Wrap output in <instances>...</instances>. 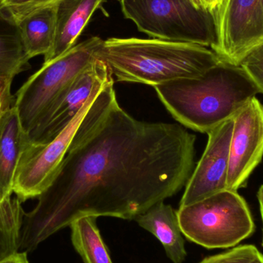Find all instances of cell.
I'll return each mask as SVG.
<instances>
[{
    "instance_id": "obj_1",
    "label": "cell",
    "mask_w": 263,
    "mask_h": 263,
    "mask_svg": "<svg viewBox=\"0 0 263 263\" xmlns=\"http://www.w3.org/2000/svg\"><path fill=\"white\" fill-rule=\"evenodd\" d=\"M196 136L180 124L140 121L119 104L114 83L89 106L69 150L36 206L25 213L20 250L83 216L132 220L185 186Z\"/></svg>"
},
{
    "instance_id": "obj_2",
    "label": "cell",
    "mask_w": 263,
    "mask_h": 263,
    "mask_svg": "<svg viewBox=\"0 0 263 263\" xmlns=\"http://www.w3.org/2000/svg\"><path fill=\"white\" fill-rule=\"evenodd\" d=\"M154 89L179 124L206 134L233 119L260 93L239 65L224 62L200 77L174 80Z\"/></svg>"
},
{
    "instance_id": "obj_3",
    "label": "cell",
    "mask_w": 263,
    "mask_h": 263,
    "mask_svg": "<svg viewBox=\"0 0 263 263\" xmlns=\"http://www.w3.org/2000/svg\"><path fill=\"white\" fill-rule=\"evenodd\" d=\"M97 58L109 66L116 81L153 87L200 77L222 62L201 45L136 37L103 40Z\"/></svg>"
},
{
    "instance_id": "obj_4",
    "label": "cell",
    "mask_w": 263,
    "mask_h": 263,
    "mask_svg": "<svg viewBox=\"0 0 263 263\" xmlns=\"http://www.w3.org/2000/svg\"><path fill=\"white\" fill-rule=\"evenodd\" d=\"M177 214L182 234L207 249L235 247L255 231L247 202L232 190L179 207Z\"/></svg>"
},
{
    "instance_id": "obj_5",
    "label": "cell",
    "mask_w": 263,
    "mask_h": 263,
    "mask_svg": "<svg viewBox=\"0 0 263 263\" xmlns=\"http://www.w3.org/2000/svg\"><path fill=\"white\" fill-rule=\"evenodd\" d=\"M103 40L92 36L77 43L61 57L43 63L22 85L13 106L29 134L72 80L97 59Z\"/></svg>"
},
{
    "instance_id": "obj_6",
    "label": "cell",
    "mask_w": 263,
    "mask_h": 263,
    "mask_svg": "<svg viewBox=\"0 0 263 263\" xmlns=\"http://www.w3.org/2000/svg\"><path fill=\"white\" fill-rule=\"evenodd\" d=\"M122 12L153 39L201 45L216 43L213 15L190 0H120Z\"/></svg>"
},
{
    "instance_id": "obj_7",
    "label": "cell",
    "mask_w": 263,
    "mask_h": 263,
    "mask_svg": "<svg viewBox=\"0 0 263 263\" xmlns=\"http://www.w3.org/2000/svg\"><path fill=\"white\" fill-rule=\"evenodd\" d=\"M100 92L89 99L72 122L50 142L34 144L29 141L26 144L20 155L13 183L14 195L22 202L39 197L49 186L89 106Z\"/></svg>"
},
{
    "instance_id": "obj_8",
    "label": "cell",
    "mask_w": 263,
    "mask_h": 263,
    "mask_svg": "<svg viewBox=\"0 0 263 263\" xmlns=\"http://www.w3.org/2000/svg\"><path fill=\"white\" fill-rule=\"evenodd\" d=\"M211 14L216 31L212 49L224 63L239 66L263 44V0H223Z\"/></svg>"
},
{
    "instance_id": "obj_9",
    "label": "cell",
    "mask_w": 263,
    "mask_h": 263,
    "mask_svg": "<svg viewBox=\"0 0 263 263\" xmlns=\"http://www.w3.org/2000/svg\"><path fill=\"white\" fill-rule=\"evenodd\" d=\"M114 83L109 66L97 58L82 71L54 102L37 126L28 134L31 143L46 144L77 117L89 99L104 86Z\"/></svg>"
},
{
    "instance_id": "obj_10",
    "label": "cell",
    "mask_w": 263,
    "mask_h": 263,
    "mask_svg": "<svg viewBox=\"0 0 263 263\" xmlns=\"http://www.w3.org/2000/svg\"><path fill=\"white\" fill-rule=\"evenodd\" d=\"M227 190L243 186L263 157V105L256 97L233 117Z\"/></svg>"
},
{
    "instance_id": "obj_11",
    "label": "cell",
    "mask_w": 263,
    "mask_h": 263,
    "mask_svg": "<svg viewBox=\"0 0 263 263\" xmlns=\"http://www.w3.org/2000/svg\"><path fill=\"white\" fill-rule=\"evenodd\" d=\"M233 120L207 133L205 151L185 186L179 207L185 206L227 190Z\"/></svg>"
},
{
    "instance_id": "obj_12",
    "label": "cell",
    "mask_w": 263,
    "mask_h": 263,
    "mask_svg": "<svg viewBox=\"0 0 263 263\" xmlns=\"http://www.w3.org/2000/svg\"><path fill=\"white\" fill-rule=\"evenodd\" d=\"M29 136L23 129L17 109L12 106L0 118V201L13 198V183L20 155Z\"/></svg>"
},
{
    "instance_id": "obj_13",
    "label": "cell",
    "mask_w": 263,
    "mask_h": 263,
    "mask_svg": "<svg viewBox=\"0 0 263 263\" xmlns=\"http://www.w3.org/2000/svg\"><path fill=\"white\" fill-rule=\"evenodd\" d=\"M106 0H62L57 5V30L50 52L44 57L48 63L66 53L77 44L91 17Z\"/></svg>"
},
{
    "instance_id": "obj_14",
    "label": "cell",
    "mask_w": 263,
    "mask_h": 263,
    "mask_svg": "<svg viewBox=\"0 0 263 263\" xmlns=\"http://www.w3.org/2000/svg\"><path fill=\"white\" fill-rule=\"evenodd\" d=\"M134 220L159 239L172 262L182 263L185 260L187 253L183 234L177 211H175L171 205L164 202H159Z\"/></svg>"
},
{
    "instance_id": "obj_15",
    "label": "cell",
    "mask_w": 263,
    "mask_h": 263,
    "mask_svg": "<svg viewBox=\"0 0 263 263\" xmlns=\"http://www.w3.org/2000/svg\"><path fill=\"white\" fill-rule=\"evenodd\" d=\"M57 6L40 9L16 26L25 52L29 60L50 52L57 30Z\"/></svg>"
},
{
    "instance_id": "obj_16",
    "label": "cell",
    "mask_w": 263,
    "mask_h": 263,
    "mask_svg": "<svg viewBox=\"0 0 263 263\" xmlns=\"http://www.w3.org/2000/svg\"><path fill=\"white\" fill-rule=\"evenodd\" d=\"M96 220L94 216H83L70 224L74 248L85 263H112Z\"/></svg>"
},
{
    "instance_id": "obj_17",
    "label": "cell",
    "mask_w": 263,
    "mask_h": 263,
    "mask_svg": "<svg viewBox=\"0 0 263 263\" xmlns=\"http://www.w3.org/2000/svg\"><path fill=\"white\" fill-rule=\"evenodd\" d=\"M16 26L0 18V77H12L30 68Z\"/></svg>"
},
{
    "instance_id": "obj_18",
    "label": "cell",
    "mask_w": 263,
    "mask_h": 263,
    "mask_svg": "<svg viewBox=\"0 0 263 263\" xmlns=\"http://www.w3.org/2000/svg\"><path fill=\"white\" fill-rule=\"evenodd\" d=\"M22 203L15 196L10 200L0 201V260L20 250L25 214Z\"/></svg>"
},
{
    "instance_id": "obj_19",
    "label": "cell",
    "mask_w": 263,
    "mask_h": 263,
    "mask_svg": "<svg viewBox=\"0 0 263 263\" xmlns=\"http://www.w3.org/2000/svg\"><path fill=\"white\" fill-rule=\"evenodd\" d=\"M62 0H0V18L17 26L31 14L50 6H57Z\"/></svg>"
},
{
    "instance_id": "obj_20",
    "label": "cell",
    "mask_w": 263,
    "mask_h": 263,
    "mask_svg": "<svg viewBox=\"0 0 263 263\" xmlns=\"http://www.w3.org/2000/svg\"><path fill=\"white\" fill-rule=\"evenodd\" d=\"M200 263H263V255L254 246H241L205 258Z\"/></svg>"
},
{
    "instance_id": "obj_21",
    "label": "cell",
    "mask_w": 263,
    "mask_h": 263,
    "mask_svg": "<svg viewBox=\"0 0 263 263\" xmlns=\"http://www.w3.org/2000/svg\"><path fill=\"white\" fill-rule=\"evenodd\" d=\"M239 66L253 80L259 92L263 93V44L252 50Z\"/></svg>"
},
{
    "instance_id": "obj_22",
    "label": "cell",
    "mask_w": 263,
    "mask_h": 263,
    "mask_svg": "<svg viewBox=\"0 0 263 263\" xmlns=\"http://www.w3.org/2000/svg\"><path fill=\"white\" fill-rule=\"evenodd\" d=\"M13 79L0 77V102L3 103L6 109L12 107L15 102V96L11 92Z\"/></svg>"
},
{
    "instance_id": "obj_23",
    "label": "cell",
    "mask_w": 263,
    "mask_h": 263,
    "mask_svg": "<svg viewBox=\"0 0 263 263\" xmlns=\"http://www.w3.org/2000/svg\"><path fill=\"white\" fill-rule=\"evenodd\" d=\"M0 263H29L26 252H16L0 260Z\"/></svg>"
},
{
    "instance_id": "obj_24",
    "label": "cell",
    "mask_w": 263,
    "mask_h": 263,
    "mask_svg": "<svg viewBox=\"0 0 263 263\" xmlns=\"http://www.w3.org/2000/svg\"><path fill=\"white\" fill-rule=\"evenodd\" d=\"M195 7L209 11V0H190Z\"/></svg>"
},
{
    "instance_id": "obj_25",
    "label": "cell",
    "mask_w": 263,
    "mask_h": 263,
    "mask_svg": "<svg viewBox=\"0 0 263 263\" xmlns=\"http://www.w3.org/2000/svg\"><path fill=\"white\" fill-rule=\"evenodd\" d=\"M258 201L259 203V209H260L261 217H262V246L263 247V185H261L259 188V191L257 193Z\"/></svg>"
},
{
    "instance_id": "obj_26",
    "label": "cell",
    "mask_w": 263,
    "mask_h": 263,
    "mask_svg": "<svg viewBox=\"0 0 263 263\" xmlns=\"http://www.w3.org/2000/svg\"><path fill=\"white\" fill-rule=\"evenodd\" d=\"M222 2L223 0H209V12L212 13L222 4Z\"/></svg>"
},
{
    "instance_id": "obj_27",
    "label": "cell",
    "mask_w": 263,
    "mask_h": 263,
    "mask_svg": "<svg viewBox=\"0 0 263 263\" xmlns=\"http://www.w3.org/2000/svg\"><path fill=\"white\" fill-rule=\"evenodd\" d=\"M4 110H6L4 105H3V103H2V102H0V118H1L2 114H3V112Z\"/></svg>"
}]
</instances>
